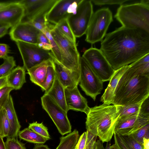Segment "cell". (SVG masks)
<instances>
[{"label": "cell", "mask_w": 149, "mask_h": 149, "mask_svg": "<svg viewBox=\"0 0 149 149\" xmlns=\"http://www.w3.org/2000/svg\"><path fill=\"white\" fill-rule=\"evenodd\" d=\"M100 50L115 70L149 53V33L121 26L106 34Z\"/></svg>", "instance_id": "obj_1"}, {"label": "cell", "mask_w": 149, "mask_h": 149, "mask_svg": "<svg viewBox=\"0 0 149 149\" xmlns=\"http://www.w3.org/2000/svg\"><path fill=\"white\" fill-rule=\"evenodd\" d=\"M149 96V76L129 68L120 78L114 92L112 104L125 106L142 102Z\"/></svg>", "instance_id": "obj_2"}, {"label": "cell", "mask_w": 149, "mask_h": 149, "mask_svg": "<svg viewBox=\"0 0 149 149\" xmlns=\"http://www.w3.org/2000/svg\"><path fill=\"white\" fill-rule=\"evenodd\" d=\"M86 115V131L98 137L103 143L110 141L118 118L116 106L103 103L90 108Z\"/></svg>", "instance_id": "obj_3"}, {"label": "cell", "mask_w": 149, "mask_h": 149, "mask_svg": "<svg viewBox=\"0 0 149 149\" xmlns=\"http://www.w3.org/2000/svg\"><path fill=\"white\" fill-rule=\"evenodd\" d=\"M115 17L122 26L140 28L149 33V0L121 5L117 9Z\"/></svg>", "instance_id": "obj_4"}, {"label": "cell", "mask_w": 149, "mask_h": 149, "mask_svg": "<svg viewBox=\"0 0 149 149\" xmlns=\"http://www.w3.org/2000/svg\"><path fill=\"white\" fill-rule=\"evenodd\" d=\"M50 33L61 51V61L60 63L72 71H80V56L76 43L70 40L55 27Z\"/></svg>", "instance_id": "obj_5"}, {"label": "cell", "mask_w": 149, "mask_h": 149, "mask_svg": "<svg viewBox=\"0 0 149 149\" xmlns=\"http://www.w3.org/2000/svg\"><path fill=\"white\" fill-rule=\"evenodd\" d=\"M113 20L112 13L108 8L93 13L86 33V41L92 44L101 42Z\"/></svg>", "instance_id": "obj_6"}, {"label": "cell", "mask_w": 149, "mask_h": 149, "mask_svg": "<svg viewBox=\"0 0 149 149\" xmlns=\"http://www.w3.org/2000/svg\"><path fill=\"white\" fill-rule=\"evenodd\" d=\"M93 13L91 1L81 0L76 13L68 16L67 20L76 38L86 34Z\"/></svg>", "instance_id": "obj_7"}, {"label": "cell", "mask_w": 149, "mask_h": 149, "mask_svg": "<svg viewBox=\"0 0 149 149\" xmlns=\"http://www.w3.org/2000/svg\"><path fill=\"white\" fill-rule=\"evenodd\" d=\"M79 85L86 95L94 101L103 89V82L82 56L80 59Z\"/></svg>", "instance_id": "obj_8"}, {"label": "cell", "mask_w": 149, "mask_h": 149, "mask_svg": "<svg viewBox=\"0 0 149 149\" xmlns=\"http://www.w3.org/2000/svg\"><path fill=\"white\" fill-rule=\"evenodd\" d=\"M43 109L47 113L62 135L71 132L72 126L65 112L50 96L44 94L41 98Z\"/></svg>", "instance_id": "obj_9"}, {"label": "cell", "mask_w": 149, "mask_h": 149, "mask_svg": "<svg viewBox=\"0 0 149 149\" xmlns=\"http://www.w3.org/2000/svg\"><path fill=\"white\" fill-rule=\"evenodd\" d=\"M25 70L42 62L52 58L51 52L39 47L37 45L21 41L16 42Z\"/></svg>", "instance_id": "obj_10"}, {"label": "cell", "mask_w": 149, "mask_h": 149, "mask_svg": "<svg viewBox=\"0 0 149 149\" xmlns=\"http://www.w3.org/2000/svg\"><path fill=\"white\" fill-rule=\"evenodd\" d=\"M82 57L103 82L110 81L115 70L112 68L100 49L91 47L85 51Z\"/></svg>", "instance_id": "obj_11"}, {"label": "cell", "mask_w": 149, "mask_h": 149, "mask_svg": "<svg viewBox=\"0 0 149 149\" xmlns=\"http://www.w3.org/2000/svg\"><path fill=\"white\" fill-rule=\"evenodd\" d=\"M58 0H22L24 14L21 22H29L42 15H47Z\"/></svg>", "instance_id": "obj_12"}, {"label": "cell", "mask_w": 149, "mask_h": 149, "mask_svg": "<svg viewBox=\"0 0 149 149\" xmlns=\"http://www.w3.org/2000/svg\"><path fill=\"white\" fill-rule=\"evenodd\" d=\"M149 123V116L135 114L118 118L114 134L120 136H129Z\"/></svg>", "instance_id": "obj_13"}, {"label": "cell", "mask_w": 149, "mask_h": 149, "mask_svg": "<svg viewBox=\"0 0 149 149\" xmlns=\"http://www.w3.org/2000/svg\"><path fill=\"white\" fill-rule=\"evenodd\" d=\"M81 0H58L47 15L49 22L56 25L67 19L69 15L75 13Z\"/></svg>", "instance_id": "obj_14"}, {"label": "cell", "mask_w": 149, "mask_h": 149, "mask_svg": "<svg viewBox=\"0 0 149 149\" xmlns=\"http://www.w3.org/2000/svg\"><path fill=\"white\" fill-rule=\"evenodd\" d=\"M41 31L31 24L21 22L11 28L9 34L11 39L38 45V38Z\"/></svg>", "instance_id": "obj_15"}, {"label": "cell", "mask_w": 149, "mask_h": 149, "mask_svg": "<svg viewBox=\"0 0 149 149\" xmlns=\"http://www.w3.org/2000/svg\"><path fill=\"white\" fill-rule=\"evenodd\" d=\"M52 60L56 75L64 88L77 86L80 81V71L69 70L59 62L53 54Z\"/></svg>", "instance_id": "obj_16"}, {"label": "cell", "mask_w": 149, "mask_h": 149, "mask_svg": "<svg viewBox=\"0 0 149 149\" xmlns=\"http://www.w3.org/2000/svg\"><path fill=\"white\" fill-rule=\"evenodd\" d=\"M65 101L68 110L85 113L86 115L90 108L86 99L80 93L77 86L65 88Z\"/></svg>", "instance_id": "obj_17"}, {"label": "cell", "mask_w": 149, "mask_h": 149, "mask_svg": "<svg viewBox=\"0 0 149 149\" xmlns=\"http://www.w3.org/2000/svg\"><path fill=\"white\" fill-rule=\"evenodd\" d=\"M24 9L18 1H12L9 6L0 10V23L10 25L11 28L21 22Z\"/></svg>", "instance_id": "obj_18"}, {"label": "cell", "mask_w": 149, "mask_h": 149, "mask_svg": "<svg viewBox=\"0 0 149 149\" xmlns=\"http://www.w3.org/2000/svg\"><path fill=\"white\" fill-rule=\"evenodd\" d=\"M3 108L5 111L10 125V131L7 138H17L21 126L14 108L12 97L10 95Z\"/></svg>", "instance_id": "obj_19"}, {"label": "cell", "mask_w": 149, "mask_h": 149, "mask_svg": "<svg viewBox=\"0 0 149 149\" xmlns=\"http://www.w3.org/2000/svg\"><path fill=\"white\" fill-rule=\"evenodd\" d=\"M52 58L45 61L27 70L31 81L41 88L46 79L48 67L52 64Z\"/></svg>", "instance_id": "obj_20"}, {"label": "cell", "mask_w": 149, "mask_h": 149, "mask_svg": "<svg viewBox=\"0 0 149 149\" xmlns=\"http://www.w3.org/2000/svg\"><path fill=\"white\" fill-rule=\"evenodd\" d=\"M129 67V65L123 66L115 70L107 88L102 96L100 101L108 105L112 104L114 92L120 78Z\"/></svg>", "instance_id": "obj_21"}, {"label": "cell", "mask_w": 149, "mask_h": 149, "mask_svg": "<svg viewBox=\"0 0 149 149\" xmlns=\"http://www.w3.org/2000/svg\"><path fill=\"white\" fill-rule=\"evenodd\" d=\"M47 94L50 96L66 112L68 110L66 105L65 88L56 75L54 83Z\"/></svg>", "instance_id": "obj_22"}, {"label": "cell", "mask_w": 149, "mask_h": 149, "mask_svg": "<svg viewBox=\"0 0 149 149\" xmlns=\"http://www.w3.org/2000/svg\"><path fill=\"white\" fill-rule=\"evenodd\" d=\"M25 71L19 66L13 69L7 76V86L15 90L20 89L26 82Z\"/></svg>", "instance_id": "obj_23"}, {"label": "cell", "mask_w": 149, "mask_h": 149, "mask_svg": "<svg viewBox=\"0 0 149 149\" xmlns=\"http://www.w3.org/2000/svg\"><path fill=\"white\" fill-rule=\"evenodd\" d=\"M18 136L20 139L36 144H43L47 141L44 137L28 127L20 131Z\"/></svg>", "instance_id": "obj_24"}, {"label": "cell", "mask_w": 149, "mask_h": 149, "mask_svg": "<svg viewBox=\"0 0 149 149\" xmlns=\"http://www.w3.org/2000/svg\"><path fill=\"white\" fill-rule=\"evenodd\" d=\"M79 138L78 131L74 129L66 136L60 137L59 144L56 149H74Z\"/></svg>", "instance_id": "obj_25"}, {"label": "cell", "mask_w": 149, "mask_h": 149, "mask_svg": "<svg viewBox=\"0 0 149 149\" xmlns=\"http://www.w3.org/2000/svg\"><path fill=\"white\" fill-rule=\"evenodd\" d=\"M141 75L149 76V53L129 65Z\"/></svg>", "instance_id": "obj_26"}, {"label": "cell", "mask_w": 149, "mask_h": 149, "mask_svg": "<svg viewBox=\"0 0 149 149\" xmlns=\"http://www.w3.org/2000/svg\"><path fill=\"white\" fill-rule=\"evenodd\" d=\"M142 102L124 106H116L118 114V118H123L132 115L139 114L140 106Z\"/></svg>", "instance_id": "obj_27"}, {"label": "cell", "mask_w": 149, "mask_h": 149, "mask_svg": "<svg viewBox=\"0 0 149 149\" xmlns=\"http://www.w3.org/2000/svg\"><path fill=\"white\" fill-rule=\"evenodd\" d=\"M55 27L69 40L76 43V38L74 36L67 19L61 21L55 25Z\"/></svg>", "instance_id": "obj_28"}, {"label": "cell", "mask_w": 149, "mask_h": 149, "mask_svg": "<svg viewBox=\"0 0 149 149\" xmlns=\"http://www.w3.org/2000/svg\"><path fill=\"white\" fill-rule=\"evenodd\" d=\"M50 29L47 28L41 31L47 38L52 46L51 52L55 58L60 63L61 61V55L60 49L56 42L52 36Z\"/></svg>", "instance_id": "obj_29"}, {"label": "cell", "mask_w": 149, "mask_h": 149, "mask_svg": "<svg viewBox=\"0 0 149 149\" xmlns=\"http://www.w3.org/2000/svg\"><path fill=\"white\" fill-rule=\"evenodd\" d=\"M47 15H44L39 16L28 23L41 31L47 28L52 29L55 27V25L48 21L46 18Z\"/></svg>", "instance_id": "obj_30"}, {"label": "cell", "mask_w": 149, "mask_h": 149, "mask_svg": "<svg viewBox=\"0 0 149 149\" xmlns=\"http://www.w3.org/2000/svg\"><path fill=\"white\" fill-rule=\"evenodd\" d=\"M0 65V78L7 76L16 66L15 61L12 56H8Z\"/></svg>", "instance_id": "obj_31"}, {"label": "cell", "mask_w": 149, "mask_h": 149, "mask_svg": "<svg viewBox=\"0 0 149 149\" xmlns=\"http://www.w3.org/2000/svg\"><path fill=\"white\" fill-rule=\"evenodd\" d=\"M56 74L53 63L47 68L46 77L45 82L41 88L44 94H46L52 87L54 80Z\"/></svg>", "instance_id": "obj_32"}, {"label": "cell", "mask_w": 149, "mask_h": 149, "mask_svg": "<svg viewBox=\"0 0 149 149\" xmlns=\"http://www.w3.org/2000/svg\"><path fill=\"white\" fill-rule=\"evenodd\" d=\"M10 125L3 108L0 109V135L3 138L8 136Z\"/></svg>", "instance_id": "obj_33"}, {"label": "cell", "mask_w": 149, "mask_h": 149, "mask_svg": "<svg viewBox=\"0 0 149 149\" xmlns=\"http://www.w3.org/2000/svg\"><path fill=\"white\" fill-rule=\"evenodd\" d=\"M28 127L44 137L47 141L50 139L48 128L43 125L42 122L39 123L36 122L29 123Z\"/></svg>", "instance_id": "obj_34"}, {"label": "cell", "mask_w": 149, "mask_h": 149, "mask_svg": "<svg viewBox=\"0 0 149 149\" xmlns=\"http://www.w3.org/2000/svg\"><path fill=\"white\" fill-rule=\"evenodd\" d=\"M130 136L143 145V139H149V123L143 126Z\"/></svg>", "instance_id": "obj_35"}, {"label": "cell", "mask_w": 149, "mask_h": 149, "mask_svg": "<svg viewBox=\"0 0 149 149\" xmlns=\"http://www.w3.org/2000/svg\"><path fill=\"white\" fill-rule=\"evenodd\" d=\"M5 144L6 149H26L25 144L17 138H7Z\"/></svg>", "instance_id": "obj_36"}, {"label": "cell", "mask_w": 149, "mask_h": 149, "mask_svg": "<svg viewBox=\"0 0 149 149\" xmlns=\"http://www.w3.org/2000/svg\"><path fill=\"white\" fill-rule=\"evenodd\" d=\"M120 136L130 149H144L143 145L131 136L130 135Z\"/></svg>", "instance_id": "obj_37"}, {"label": "cell", "mask_w": 149, "mask_h": 149, "mask_svg": "<svg viewBox=\"0 0 149 149\" xmlns=\"http://www.w3.org/2000/svg\"><path fill=\"white\" fill-rule=\"evenodd\" d=\"M38 45L45 50L50 51L52 49V46L49 39L41 31L38 37Z\"/></svg>", "instance_id": "obj_38"}, {"label": "cell", "mask_w": 149, "mask_h": 149, "mask_svg": "<svg viewBox=\"0 0 149 149\" xmlns=\"http://www.w3.org/2000/svg\"><path fill=\"white\" fill-rule=\"evenodd\" d=\"M13 89L7 86L0 89V109L3 107L7 102L11 91Z\"/></svg>", "instance_id": "obj_39"}, {"label": "cell", "mask_w": 149, "mask_h": 149, "mask_svg": "<svg viewBox=\"0 0 149 149\" xmlns=\"http://www.w3.org/2000/svg\"><path fill=\"white\" fill-rule=\"evenodd\" d=\"M86 131L87 139L84 149H95L97 137L87 131Z\"/></svg>", "instance_id": "obj_40"}, {"label": "cell", "mask_w": 149, "mask_h": 149, "mask_svg": "<svg viewBox=\"0 0 149 149\" xmlns=\"http://www.w3.org/2000/svg\"><path fill=\"white\" fill-rule=\"evenodd\" d=\"M94 4L98 5H104L120 4L121 5L125 2L128 1L127 0H91Z\"/></svg>", "instance_id": "obj_41"}, {"label": "cell", "mask_w": 149, "mask_h": 149, "mask_svg": "<svg viewBox=\"0 0 149 149\" xmlns=\"http://www.w3.org/2000/svg\"><path fill=\"white\" fill-rule=\"evenodd\" d=\"M149 96L141 102L139 114L149 116Z\"/></svg>", "instance_id": "obj_42"}, {"label": "cell", "mask_w": 149, "mask_h": 149, "mask_svg": "<svg viewBox=\"0 0 149 149\" xmlns=\"http://www.w3.org/2000/svg\"><path fill=\"white\" fill-rule=\"evenodd\" d=\"M87 139V132H83L79 137L74 149H84Z\"/></svg>", "instance_id": "obj_43"}, {"label": "cell", "mask_w": 149, "mask_h": 149, "mask_svg": "<svg viewBox=\"0 0 149 149\" xmlns=\"http://www.w3.org/2000/svg\"><path fill=\"white\" fill-rule=\"evenodd\" d=\"M10 47L8 45L0 43V58L4 59L8 56L10 52Z\"/></svg>", "instance_id": "obj_44"}, {"label": "cell", "mask_w": 149, "mask_h": 149, "mask_svg": "<svg viewBox=\"0 0 149 149\" xmlns=\"http://www.w3.org/2000/svg\"><path fill=\"white\" fill-rule=\"evenodd\" d=\"M113 135L115 137L118 144L121 149H130L120 136L115 134H114Z\"/></svg>", "instance_id": "obj_45"}, {"label": "cell", "mask_w": 149, "mask_h": 149, "mask_svg": "<svg viewBox=\"0 0 149 149\" xmlns=\"http://www.w3.org/2000/svg\"><path fill=\"white\" fill-rule=\"evenodd\" d=\"M10 28H11V27L9 25L0 27V38L3 37L8 33V30Z\"/></svg>", "instance_id": "obj_46"}, {"label": "cell", "mask_w": 149, "mask_h": 149, "mask_svg": "<svg viewBox=\"0 0 149 149\" xmlns=\"http://www.w3.org/2000/svg\"><path fill=\"white\" fill-rule=\"evenodd\" d=\"M7 76L0 78V89L7 86Z\"/></svg>", "instance_id": "obj_47"}, {"label": "cell", "mask_w": 149, "mask_h": 149, "mask_svg": "<svg viewBox=\"0 0 149 149\" xmlns=\"http://www.w3.org/2000/svg\"><path fill=\"white\" fill-rule=\"evenodd\" d=\"M33 149H50L48 146L43 144H36Z\"/></svg>", "instance_id": "obj_48"}, {"label": "cell", "mask_w": 149, "mask_h": 149, "mask_svg": "<svg viewBox=\"0 0 149 149\" xmlns=\"http://www.w3.org/2000/svg\"><path fill=\"white\" fill-rule=\"evenodd\" d=\"M12 1L0 2V10L6 8L11 4Z\"/></svg>", "instance_id": "obj_49"}, {"label": "cell", "mask_w": 149, "mask_h": 149, "mask_svg": "<svg viewBox=\"0 0 149 149\" xmlns=\"http://www.w3.org/2000/svg\"><path fill=\"white\" fill-rule=\"evenodd\" d=\"M143 146L144 149H149V139H143Z\"/></svg>", "instance_id": "obj_50"}, {"label": "cell", "mask_w": 149, "mask_h": 149, "mask_svg": "<svg viewBox=\"0 0 149 149\" xmlns=\"http://www.w3.org/2000/svg\"><path fill=\"white\" fill-rule=\"evenodd\" d=\"M103 143L100 140L97 141V143L95 149H103L104 147Z\"/></svg>", "instance_id": "obj_51"}, {"label": "cell", "mask_w": 149, "mask_h": 149, "mask_svg": "<svg viewBox=\"0 0 149 149\" xmlns=\"http://www.w3.org/2000/svg\"><path fill=\"white\" fill-rule=\"evenodd\" d=\"M114 143L111 145V149H121L117 142L116 139L114 136Z\"/></svg>", "instance_id": "obj_52"}, {"label": "cell", "mask_w": 149, "mask_h": 149, "mask_svg": "<svg viewBox=\"0 0 149 149\" xmlns=\"http://www.w3.org/2000/svg\"><path fill=\"white\" fill-rule=\"evenodd\" d=\"M0 149H6L3 138L0 135Z\"/></svg>", "instance_id": "obj_53"}, {"label": "cell", "mask_w": 149, "mask_h": 149, "mask_svg": "<svg viewBox=\"0 0 149 149\" xmlns=\"http://www.w3.org/2000/svg\"><path fill=\"white\" fill-rule=\"evenodd\" d=\"M103 149H111V145L110 144H108V143L107 144L105 147H104Z\"/></svg>", "instance_id": "obj_54"}, {"label": "cell", "mask_w": 149, "mask_h": 149, "mask_svg": "<svg viewBox=\"0 0 149 149\" xmlns=\"http://www.w3.org/2000/svg\"><path fill=\"white\" fill-rule=\"evenodd\" d=\"M8 25H8L6 24H4V23H0V27L3 26Z\"/></svg>", "instance_id": "obj_55"}]
</instances>
